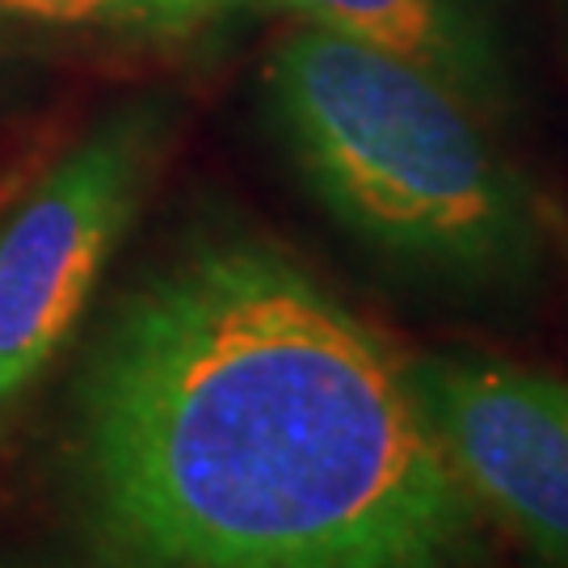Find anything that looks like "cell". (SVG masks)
<instances>
[{
	"label": "cell",
	"mask_w": 568,
	"mask_h": 568,
	"mask_svg": "<svg viewBox=\"0 0 568 568\" xmlns=\"http://www.w3.org/2000/svg\"><path fill=\"white\" fill-rule=\"evenodd\" d=\"M93 568H501L413 349L257 227H185L110 304L60 438Z\"/></svg>",
	"instance_id": "1"
},
{
	"label": "cell",
	"mask_w": 568,
	"mask_h": 568,
	"mask_svg": "<svg viewBox=\"0 0 568 568\" xmlns=\"http://www.w3.org/2000/svg\"><path fill=\"white\" fill-rule=\"evenodd\" d=\"M274 140L333 224L408 286L523 312L565 257L539 182L447 84L295 21L262 63Z\"/></svg>",
	"instance_id": "2"
},
{
	"label": "cell",
	"mask_w": 568,
	"mask_h": 568,
	"mask_svg": "<svg viewBox=\"0 0 568 568\" xmlns=\"http://www.w3.org/2000/svg\"><path fill=\"white\" fill-rule=\"evenodd\" d=\"M169 143V102L126 98L89 122L0 215V422L81 328Z\"/></svg>",
	"instance_id": "3"
},
{
	"label": "cell",
	"mask_w": 568,
	"mask_h": 568,
	"mask_svg": "<svg viewBox=\"0 0 568 568\" xmlns=\"http://www.w3.org/2000/svg\"><path fill=\"white\" fill-rule=\"evenodd\" d=\"M467 497L527 568H568V375L493 349L413 354Z\"/></svg>",
	"instance_id": "4"
},
{
	"label": "cell",
	"mask_w": 568,
	"mask_h": 568,
	"mask_svg": "<svg viewBox=\"0 0 568 568\" xmlns=\"http://www.w3.org/2000/svg\"><path fill=\"white\" fill-rule=\"evenodd\" d=\"M270 9L426 72L488 126L523 105L518 55L497 0H270Z\"/></svg>",
	"instance_id": "5"
},
{
	"label": "cell",
	"mask_w": 568,
	"mask_h": 568,
	"mask_svg": "<svg viewBox=\"0 0 568 568\" xmlns=\"http://www.w3.org/2000/svg\"><path fill=\"white\" fill-rule=\"evenodd\" d=\"M270 9V0H0L4 26L182 47Z\"/></svg>",
	"instance_id": "6"
},
{
	"label": "cell",
	"mask_w": 568,
	"mask_h": 568,
	"mask_svg": "<svg viewBox=\"0 0 568 568\" xmlns=\"http://www.w3.org/2000/svg\"><path fill=\"white\" fill-rule=\"evenodd\" d=\"M26 72H30V51L18 42H0V93H9Z\"/></svg>",
	"instance_id": "7"
}]
</instances>
